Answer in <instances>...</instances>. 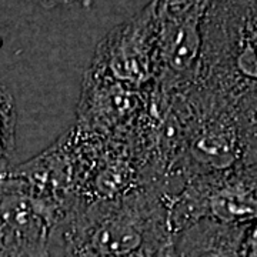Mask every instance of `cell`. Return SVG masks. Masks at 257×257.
I'll return each mask as SVG.
<instances>
[{"mask_svg":"<svg viewBox=\"0 0 257 257\" xmlns=\"http://www.w3.org/2000/svg\"><path fill=\"white\" fill-rule=\"evenodd\" d=\"M170 199L160 187H140L83 204L53 230L49 248L62 257H159L173 243Z\"/></svg>","mask_w":257,"mask_h":257,"instance_id":"6da1fadb","label":"cell"},{"mask_svg":"<svg viewBox=\"0 0 257 257\" xmlns=\"http://www.w3.org/2000/svg\"><path fill=\"white\" fill-rule=\"evenodd\" d=\"M194 86L217 97L257 136V0L209 5Z\"/></svg>","mask_w":257,"mask_h":257,"instance_id":"7a4b0ae2","label":"cell"},{"mask_svg":"<svg viewBox=\"0 0 257 257\" xmlns=\"http://www.w3.org/2000/svg\"><path fill=\"white\" fill-rule=\"evenodd\" d=\"M183 123L179 176L220 173L257 156V136L217 97L194 86L177 93Z\"/></svg>","mask_w":257,"mask_h":257,"instance_id":"3957f363","label":"cell"},{"mask_svg":"<svg viewBox=\"0 0 257 257\" xmlns=\"http://www.w3.org/2000/svg\"><path fill=\"white\" fill-rule=\"evenodd\" d=\"M202 219L250 226L257 221V156L230 170L197 176L170 199L173 236Z\"/></svg>","mask_w":257,"mask_h":257,"instance_id":"277c9868","label":"cell"},{"mask_svg":"<svg viewBox=\"0 0 257 257\" xmlns=\"http://www.w3.org/2000/svg\"><path fill=\"white\" fill-rule=\"evenodd\" d=\"M156 52L157 0H150L101 39L87 70L136 90H150L156 86Z\"/></svg>","mask_w":257,"mask_h":257,"instance_id":"5b68a950","label":"cell"},{"mask_svg":"<svg viewBox=\"0 0 257 257\" xmlns=\"http://www.w3.org/2000/svg\"><path fill=\"white\" fill-rule=\"evenodd\" d=\"M207 8L157 0L156 87L176 94L192 87L202 50V22Z\"/></svg>","mask_w":257,"mask_h":257,"instance_id":"8992f818","label":"cell"},{"mask_svg":"<svg viewBox=\"0 0 257 257\" xmlns=\"http://www.w3.org/2000/svg\"><path fill=\"white\" fill-rule=\"evenodd\" d=\"M153 89L136 90L86 70L74 124L101 139L128 145L146 117Z\"/></svg>","mask_w":257,"mask_h":257,"instance_id":"52a82bcc","label":"cell"},{"mask_svg":"<svg viewBox=\"0 0 257 257\" xmlns=\"http://www.w3.org/2000/svg\"><path fill=\"white\" fill-rule=\"evenodd\" d=\"M60 216L20 180L12 176L0 177V251L6 257L20 250L49 244Z\"/></svg>","mask_w":257,"mask_h":257,"instance_id":"ba28073f","label":"cell"},{"mask_svg":"<svg viewBox=\"0 0 257 257\" xmlns=\"http://www.w3.org/2000/svg\"><path fill=\"white\" fill-rule=\"evenodd\" d=\"M247 229L202 219L173 236V248L177 257H243Z\"/></svg>","mask_w":257,"mask_h":257,"instance_id":"9c48e42d","label":"cell"},{"mask_svg":"<svg viewBox=\"0 0 257 257\" xmlns=\"http://www.w3.org/2000/svg\"><path fill=\"white\" fill-rule=\"evenodd\" d=\"M16 124L18 111L15 97L9 89L0 83V177L13 167L12 160L16 150Z\"/></svg>","mask_w":257,"mask_h":257,"instance_id":"30bf717a","label":"cell"},{"mask_svg":"<svg viewBox=\"0 0 257 257\" xmlns=\"http://www.w3.org/2000/svg\"><path fill=\"white\" fill-rule=\"evenodd\" d=\"M243 257H257V221L248 226L243 243Z\"/></svg>","mask_w":257,"mask_h":257,"instance_id":"8fae6325","label":"cell"},{"mask_svg":"<svg viewBox=\"0 0 257 257\" xmlns=\"http://www.w3.org/2000/svg\"><path fill=\"white\" fill-rule=\"evenodd\" d=\"M12 257H52L49 251V244H40V246H33V247L25 248L18 251L15 256Z\"/></svg>","mask_w":257,"mask_h":257,"instance_id":"7c38bea8","label":"cell"},{"mask_svg":"<svg viewBox=\"0 0 257 257\" xmlns=\"http://www.w3.org/2000/svg\"><path fill=\"white\" fill-rule=\"evenodd\" d=\"M22 2L33 3V5L43 8V9H55L57 6H64V5L74 3L76 0H22Z\"/></svg>","mask_w":257,"mask_h":257,"instance_id":"4fadbf2b","label":"cell"},{"mask_svg":"<svg viewBox=\"0 0 257 257\" xmlns=\"http://www.w3.org/2000/svg\"><path fill=\"white\" fill-rule=\"evenodd\" d=\"M170 5H180V6H203V8H209L213 0H162Z\"/></svg>","mask_w":257,"mask_h":257,"instance_id":"5bb4252c","label":"cell"},{"mask_svg":"<svg viewBox=\"0 0 257 257\" xmlns=\"http://www.w3.org/2000/svg\"><path fill=\"white\" fill-rule=\"evenodd\" d=\"M159 257H177L175 253V248H173V243H172L169 247L166 248L165 251H163V253H162Z\"/></svg>","mask_w":257,"mask_h":257,"instance_id":"9a60e30c","label":"cell"}]
</instances>
